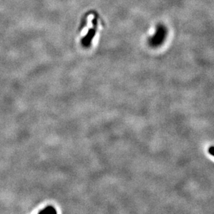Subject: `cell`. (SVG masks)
Wrapping results in <instances>:
<instances>
[{"label": "cell", "mask_w": 214, "mask_h": 214, "mask_svg": "<svg viewBox=\"0 0 214 214\" xmlns=\"http://www.w3.org/2000/svg\"><path fill=\"white\" fill-rule=\"evenodd\" d=\"M213 147H211L210 148V153L211 154H213Z\"/></svg>", "instance_id": "3"}, {"label": "cell", "mask_w": 214, "mask_h": 214, "mask_svg": "<svg viewBox=\"0 0 214 214\" xmlns=\"http://www.w3.org/2000/svg\"><path fill=\"white\" fill-rule=\"evenodd\" d=\"M42 212H48V213H54H54H56V211H55V209H54V208H53V207L49 206L45 209H44L43 211H40V213H42Z\"/></svg>", "instance_id": "2"}, {"label": "cell", "mask_w": 214, "mask_h": 214, "mask_svg": "<svg viewBox=\"0 0 214 214\" xmlns=\"http://www.w3.org/2000/svg\"><path fill=\"white\" fill-rule=\"evenodd\" d=\"M167 33V31L166 27L163 25H159L154 35L149 40L150 44L152 47H157L161 45L165 40Z\"/></svg>", "instance_id": "1"}]
</instances>
